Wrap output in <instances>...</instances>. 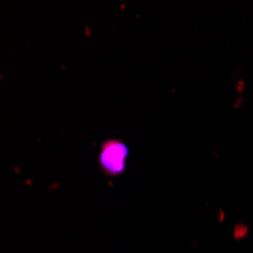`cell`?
Listing matches in <instances>:
<instances>
[{
    "label": "cell",
    "mask_w": 253,
    "mask_h": 253,
    "mask_svg": "<svg viewBox=\"0 0 253 253\" xmlns=\"http://www.w3.org/2000/svg\"><path fill=\"white\" fill-rule=\"evenodd\" d=\"M130 150L126 143L112 138L102 144L99 152V164L109 176H122L126 171Z\"/></svg>",
    "instance_id": "1"
}]
</instances>
